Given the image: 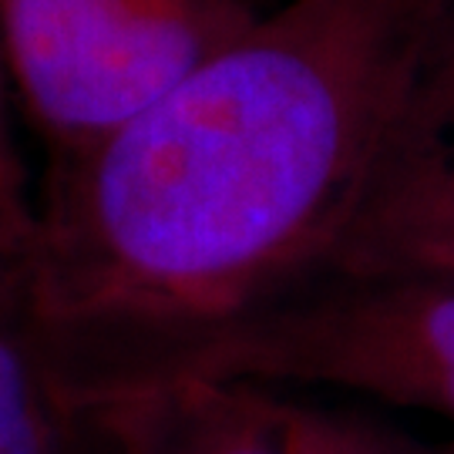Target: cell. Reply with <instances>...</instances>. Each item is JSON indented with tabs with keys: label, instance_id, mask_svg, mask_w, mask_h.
<instances>
[{
	"label": "cell",
	"instance_id": "cell-6",
	"mask_svg": "<svg viewBox=\"0 0 454 454\" xmlns=\"http://www.w3.org/2000/svg\"><path fill=\"white\" fill-rule=\"evenodd\" d=\"M91 424L51 354L24 279L0 262V454H78Z\"/></svg>",
	"mask_w": 454,
	"mask_h": 454
},
{
	"label": "cell",
	"instance_id": "cell-4",
	"mask_svg": "<svg viewBox=\"0 0 454 454\" xmlns=\"http://www.w3.org/2000/svg\"><path fill=\"white\" fill-rule=\"evenodd\" d=\"M326 262L454 270V0L424 34L360 206Z\"/></svg>",
	"mask_w": 454,
	"mask_h": 454
},
{
	"label": "cell",
	"instance_id": "cell-9",
	"mask_svg": "<svg viewBox=\"0 0 454 454\" xmlns=\"http://www.w3.org/2000/svg\"><path fill=\"white\" fill-rule=\"evenodd\" d=\"M243 4H249L253 11H260V14H266V11H273V7H279V4H286V0H243Z\"/></svg>",
	"mask_w": 454,
	"mask_h": 454
},
{
	"label": "cell",
	"instance_id": "cell-7",
	"mask_svg": "<svg viewBox=\"0 0 454 454\" xmlns=\"http://www.w3.org/2000/svg\"><path fill=\"white\" fill-rule=\"evenodd\" d=\"M286 454H424L390 427L300 394H276Z\"/></svg>",
	"mask_w": 454,
	"mask_h": 454
},
{
	"label": "cell",
	"instance_id": "cell-1",
	"mask_svg": "<svg viewBox=\"0 0 454 454\" xmlns=\"http://www.w3.org/2000/svg\"><path fill=\"white\" fill-rule=\"evenodd\" d=\"M444 0H286L37 189L27 300L78 404L320 270Z\"/></svg>",
	"mask_w": 454,
	"mask_h": 454
},
{
	"label": "cell",
	"instance_id": "cell-8",
	"mask_svg": "<svg viewBox=\"0 0 454 454\" xmlns=\"http://www.w3.org/2000/svg\"><path fill=\"white\" fill-rule=\"evenodd\" d=\"M34 232H37V189L20 159L11 121V91L0 65V262H7L20 279L27 276Z\"/></svg>",
	"mask_w": 454,
	"mask_h": 454
},
{
	"label": "cell",
	"instance_id": "cell-2",
	"mask_svg": "<svg viewBox=\"0 0 454 454\" xmlns=\"http://www.w3.org/2000/svg\"><path fill=\"white\" fill-rule=\"evenodd\" d=\"M172 384L333 390L454 421V270L326 262L112 397Z\"/></svg>",
	"mask_w": 454,
	"mask_h": 454
},
{
	"label": "cell",
	"instance_id": "cell-3",
	"mask_svg": "<svg viewBox=\"0 0 454 454\" xmlns=\"http://www.w3.org/2000/svg\"><path fill=\"white\" fill-rule=\"evenodd\" d=\"M256 17L243 0H0V65L51 165L129 125Z\"/></svg>",
	"mask_w": 454,
	"mask_h": 454
},
{
	"label": "cell",
	"instance_id": "cell-5",
	"mask_svg": "<svg viewBox=\"0 0 454 454\" xmlns=\"http://www.w3.org/2000/svg\"><path fill=\"white\" fill-rule=\"evenodd\" d=\"M101 454H286L276 394L172 384L84 407Z\"/></svg>",
	"mask_w": 454,
	"mask_h": 454
}]
</instances>
